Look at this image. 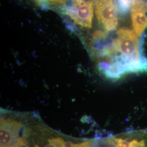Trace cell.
I'll list each match as a JSON object with an SVG mask.
<instances>
[{
  "label": "cell",
  "instance_id": "1",
  "mask_svg": "<svg viewBox=\"0 0 147 147\" xmlns=\"http://www.w3.org/2000/svg\"><path fill=\"white\" fill-rule=\"evenodd\" d=\"M115 55L112 57L126 75L147 73V58L143 50V40L135 32L121 28L113 39Z\"/></svg>",
  "mask_w": 147,
  "mask_h": 147
},
{
  "label": "cell",
  "instance_id": "2",
  "mask_svg": "<svg viewBox=\"0 0 147 147\" xmlns=\"http://www.w3.org/2000/svg\"><path fill=\"white\" fill-rule=\"evenodd\" d=\"M36 117L1 111V147H28L32 125Z\"/></svg>",
  "mask_w": 147,
  "mask_h": 147
},
{
  "label": "cell",
  "instance_id": "3",
  "mask_svg": "<svg viewBox=\"0 0 147 147\" xmlns=\"http://www.w3.org/2000/svg\"><path fill=\"white\" fill-rule=\"evenodd\" d=\"M95 140L73 138L50 129L37 119L33 124L28 147H94Z\"/></svg>",
  "mask_w": 147,
  "mask_h": 147
},
{
  "label": "cell",
  "instance_id": "4",
  "mask_svg": "<svg viewBox=\"0 0 147 147\" xmlns=\"http://www.w3.org/2000/svg\"><path fill=\"white\" fill-rule=\"evenodd\" d=\"M62 8L63 13L76 24L84 28L92 26L94 16L93 0H70Z\"/></svg>",
  "mask_w": 147,
  "mask_h": 147
},
{
  "label": "cell",
  "instance_id": "5",
  "mask_svg": "<svg viewBox=\"0 0 147 147\" xmlns=\"http://www.w3.org/2000/svg\"><path fill=\"white\" fill-rule=\"evenodd\" d=\"M97 20L106 31L115 30L118 25L119 11L116 0H93Z\"/></svg>",
  "mask_w": 147,
  "mask_h": 147
},
{
  "label": "cell",
  "instance_id": "6",
  "mask_svg": "<svg viewBox=\"0 0 147 147\" xmlns=\"http://www.w3.org/2000/svg\"><path fill=\"white\" fill-rule=\"evenodd\" d=\"M131 17L134 30L141 37L147 27V0H132Z\"/></svg>",
  "mask_w": 147,
  "mask_h": 147
},
{
  "label": "cell",
  "instance_id": "7",
  "mask_svg": "<svg viewBox=\"0 0 147 147\" xmlns=\"http://www.w3.org/2000/svg\"><path fill=\"white\" fill-rule=\"evenodd\" d=\"M119 14L126 15L131 8L132 0H116Z\"/></svg>",
  "mask_w": 147,
  "mask_h": 147
}]
</instances>
